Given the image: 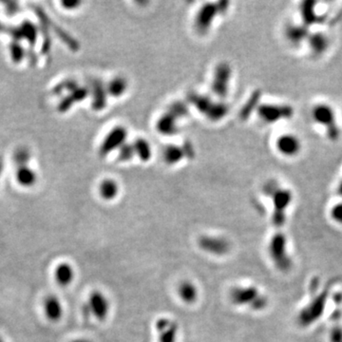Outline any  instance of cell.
<instances>
[{
  "mask_svg": "<svg viewBox=\"0 0 342 342\" xmlns=\"http://www.w3.org/2000/svg\"><path fill=\"white\" fill-rule=\"evenodd\" d=\"M310 52L320 55L327 51L329 38L323 32H312L306 40Z\"/></svg>",
  "mask_w": 342,
  "mask_h": 342,
  "instance_id": "5bb4252c",
  "label": "cell"
},
{
  "mask_svg": "<svg viewBox=\"0 0 342 342\" xmlns=\"http://www.w3.org/2000/svg\"><path fill=\"white\" fill-rule=\"evenodd\" d=\"M117 192L116 187L112 184H107L102 187V194L106 199H112Z\"/></svg>",
  "mask_w": 342,
  "mask_h": 342,
  "instance_id": "e0dca14e",
  "label": "cell"
},
{
  "mask_svg": "<svg viewBox=\"0 0 342 342\" xmlns=\"http://www.w3.org/2000/svg\"><path fill=\"white\" fill-rule=\"evenodd\" d=\"M312 119L322 127L330 141L336 142L340 137V129L337 124L335 110L331 105L319 103L313 107Z\"/></svg>",
  "mask_w": 342,
  "mask_h": 342,
  "instance_id": "6da1fadb",
  "label": "cell"
},
{
  "mask_svg": "<svg viewBox=\"0 0 342 342\" xmlns=\"http://www.w3.org/2000/svg\"><path fill=\"white\" fill-rule=\"evenodd\" d=\"M285 38L294 45L301 44L309 37V28L303 24H291L285 28Z\"/></svg>",
  "mask_w": 342,
  "mask_h": 342,
  "instance_id": "7c38bea8",
  "label": "cell"
},
{
  "mask_svg": "<svg viewBox=\"0 0 342 342\" xmlns=\"http://www.w3.org/2000/svg\"><path fill=\"white\" fill-rule=\"evenodd\" d=\"M330 217L335 223L342 225V199L335 203L330 210Z\"/></svg>",
  "mask_w": 342,
  "mask_h": 342,
  "instance_id": "2e32d148",
  "label": "cell"
},
{
  "mask_svg": "<svg viewBox=\"0 0 342 342\" xmlns=\"http://www.w3.org/2000/svg\"><path fill=\"white\" fill-rule=\"evenodd\" d=\"M178 294L180 298L186 303H193L198 298V289L194 283L185 281L179 285Z\"/></svg>",
  "mask_w": 342,
  "mask_h": 342,
  "instance_id": "9a60e30c",
  "label": "cell"
},
{
  "mask_svg": "<svg viewBox=\"0 0 342 342\" xmlns=\"http://www.w3.org/2000/svg\"><path fill=\"white\" fill-rule=\"evenodd\" d=\"M75 269L67 262H61L54 270V280L56 283L66 287L75 280Z\"/></svg>",
  "mask_w": 342,
  "mask_h": 342,
  "instance_id": "4fadbf2b",
  "label": "cell"
},
{
  "mask_svg": "<svg viewBox=\"0 0 342 342\" xmlns=\"http://www.w3.org/2000/svg\"><path fill=\"white\" fill-rule=\"evenodd\" d=\"M328 298L329 289L327 288L320 292L318 296H316L300 310L298 316V323L303 327H308L320 320L325 312Z\"/></svg>",
  "mask_w": 342,
  "mask_h": 342,
  "instance_id": "3957f363",
  "label": "cell"
},
{
  "mask_svg": "<svg viewBox=\"0 0 342 342\" xmlns=\"http://www.w3.org/2000/svg\"><path fill=\"white\" fill-rule=\"evenodd\" d=\"M231 299L235 304L247 305L258 311L267 306V298L254 286L235 288L231 292Z\"/></svg>",
  "mask_w": 342,
  "mask_h": 342,
  "instance_id": "277c9868",
  "label": "cell"
},
{
  "mask_svg": "<svg viewBox=\"0 0 342 342\" xmlns=\"http://www.w3.org/2000/svg\"><path fill=\"white\" fill-rule=\"evenodd\" d=\"M336 192H337L338 196L342 199V178L341 180L339 181V183H338V185H337V187H336Z\"/></svg>",
  "mask_w": 342,
  "mask_h": 342,
  "instance_id": "d6986e66",
  "label": "cell"
},
{
  "mask_svg": "<svg viewBox=\"0 0 342 342\" xmlns=\"http://www.w3.org/2000/svg\"><path fill=\"white\" fill-rule=\"evenodd\" d=\"M89 311L98 320H104L110 312L111 304L109 298L101 291H93L88 301Z\"/></svg>",
  "mask_w": 342,
  "mask_h": 342,
  "instance_id": "ba28073f",
  "label": "cell"
},
{
  "mask_svg": "<svg viewBox=\"0 0 342 342\" xmlns=\"http://www.w3.org/2000/svg\"><path fill=\"white\" fill-rule=\"evenodd\" d=\"M199 246L204 252L216 256H223L230 249L229 242L222 237H201L199 240Z\"/></svg>",
  "mask_w": 342,
  "mask_h": 342,
  "instance_id": "9c48e42d",
  "label": "cell"
},
{
  "mask_svg": "<svg viewBox=\"0 0 342 342\" xmlns=\"http://www.w3.org/2000/svg\"><path fill=\"white\" fill-rule=\"evenodd\" d=\"M271 197L274 208L272 223L277 227H281L286 223V211L293 201V193L290 189L277 187Z\"/></svg>",
  "mask_w": 342,
  "mask_h": 342,
  "instance_id": "5b68a950",
  "label": "cell"
},
{
  "mask_svg": "<svg viewBox=\"0 0 342 342\" xmlns=\"http://www.w3.org/2000/svg\"><path fill=\"white\" fill-rule=\"evenodd\" d=\"M43 311L48 320L52 322L59 321L63 317V305L59 298L54 295L46 297L43 301Z\"/></svg>",
  "mask_w": 342,
  "mask_h": 342,
  "instance_id": "8fae6325",
  "label": "cell"
},
{
  "mask_svg": "<svg viewBox=\"0 0 342 342\" xmlns=\"http://www.w3.org/2000/svg\"><path fill=\"white\" fill-rule=\"evenodd\" d=\"M259 116L267 124H276L285 120H290L295 115L294 108L287 104L260 105L258 109Z\"/></svg>",
  "mask_w": 342,
  "mask_h": 342,
  "instance_id": "8992f818",
  "label": "cell"
},
{
  "mask_svg": "<svg viewBox=\"0 0 342 342\" xmlns=\"http://www.w3.org/2000/svg\"><path fill=\"white\" fill-rule=\"evenodd\" d=\"M268 252L271 260L278 270L282 272H287L290 270L292 260L288 253L287 238L283 233H276L271 238L268 246Z\"/></svg>",
  "mask_w": 342,
  "mask_h": 342,
  "instance_id": "7a4b0ae2",
  "label": "cell"
},
{
  "mask_svg": "<svg viewBox=\"0 0 342 342\" xmlns=\"http://www.w3.org/2000/svg\"><path fill=\"white\" fill-rule=\"evenodd\" d=\"M331 342H342V329L339 327H335L333 329L331 335H330Z\"/></svg>",
  "mask_w": 342,
  "mask_h": 342,
  "instance_id": "ac0fdd59",
  "label": "cell"
},
{
  "mask_svg": "<svg viewBox=\"0 0 342 342\" xmlns=\"http://www.w3.org/2000/svg\"><path fill=\"white\" fill-rule=\"evenodd\" d=\"M72 342H91L90 340H89V339H87V338H83V337H81V338H76V339H75V340H73Z\"/></svg>",
  "mask_w": 342,
  "mask_h": 342,
  "instance_id": "ffe728a7",
  "label": "cell"
},
{
  "mask_svg": "<svg viewBox=\"0 0 342 342\" xmlns=\"http://www.w3.org/2000/svg\"><path fill=\"white\" fill-rule=\"evenodd\" d=\"M0 342H5V341L3 340V338H1V337H0Z\"/></svg>",
  "mask_w": 342,
  "mask_h": 342,
  "instance_id": "44dd1931",
  "label": "cell"
},
{
  "mask_svg": "<svg viewBox=\"0 0 342 342\" xmlns=\"http://www.w3.org/2000/svg\"><path fill=\"white\" fill-rule=\"evenodd\" d=\"M277 151L285 158H295L298 156L302 149V144L297 135L293 133H283L278 137L275 142Z\"/></svg>",
  "mask_w": 342,
  "mask_h": 342,
  "instance_id": "52a82bcc",
  "label": "cell"
},
{
  "mask_svg": "<svg viewBox=\"0 0 342 342\" xmlns=\"http://www.w3.org/2000/svg\"><path fill=\"white\" fill-rule=\"evenodd\" d=\"M317 2L314 1H304L301 3L299 8V14L301 18V24L307 28H310L316 24H320L323 21V16L319 15L317 10Z\"/></svg>",
  "mask_w": 342,
  "mask_h": 342,
  "instance_id": "30bf717a",
  "label": "cell"
}]
</instances>
